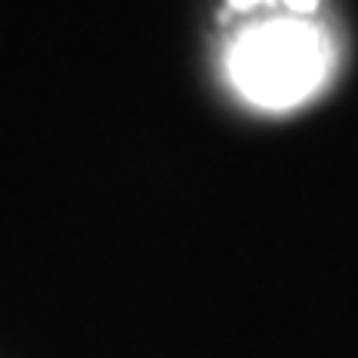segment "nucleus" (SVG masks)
Segmentation results:
<instances>
[{"label":"nucleus","instance_id":"nucleus-2","mask_svg":"<svg viewBox=\"0 0 358 358\" xmlns=\"http://www.w3.org/2000/svg\"><path fill=\"white\" fill-rule=\"evenodd\" d=\"M289 10H295V13H312L315 7H319V0H282Z\"/></svg>","mask_w":358,"mask_h":358},{"label":"nucleus","instance_id":"nucleus-1","mask_svg":"<svg viewBox=\"0 0 358 358\" xmlns=\"http://www.w3.org/2000/svg\"><path fill=\"white\" fill-rule=\"evenodd\" d=\"M236 87L252 103L282 110L306 100L329 70V43L319 27L299 17L245 30L229 53Z\"/></svg>","mask_w":358,"mask_h":358}]
</instances>
